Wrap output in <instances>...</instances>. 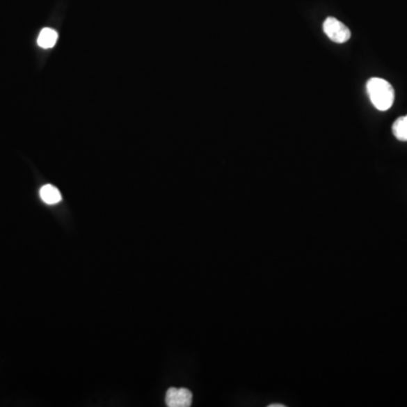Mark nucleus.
I'll list each match as a JSON object with an SVG mask.
<instances>
[{
    "instance_id": "obj_1",
    "label": "nucleus",
    "mask_w": 407,
    "mask_h": 407,
    "mask_svg": "<svg viewBox=\"0 0 407 407\" xmlns=\"http://www.w3.org/2000/svg\"><path fill=\"white\" fill-rule=\"evenodd\" d=\"M367 92L374 108L378 109L379 111H386L392 108L395 99V90L386 79L379 77L369 79L367 83Z\"/></svg>"
},
{
    "instance_id": "obj_2",
    "label": "nucleus",
    "mask_w": 407,
    "mask_h": 407,
    "mask_svg": "<svg viewBox=\"0 0 407 407\" xmlns=\"http://www.w3.org/2000/svg\"><path fill=\"white\" fill-rule=\"evenodd\" d=\"M324 32L335 43H345L350 40L351 31L346 25L343 24L337 18H326L324 22Z\"/></svg>"
},
{
    "instance_id": "obj_3",
    "label": "nucleus",
    "mask_w": 407,
    "mask_h": 407,
    "mask_svg": "<svg viewBox=\"0 0 407 407\" xmlns=\"http://www.w3.org/2000/svg\"><path fill=\"white\" fill-rule=\"evenodd\" d=\"M193 394L187 388H170L166 392V403L169 407H189Z\"/></svg>"
},
{
    "instance_id": "obj_4",
    "label": "nucleus",
    "mask_w": 407,
    "mask_h": 407,
    "mask_svg": "<svg viewBox=\"0 0 407 407\" xmlns=\"http://www.w3.org/2000/svg\"><path fill=\"white\" fill-rule=\"evenodd\" d=\"M40 197L43 202L48 205H54L58 202H61V193L57 188L52 186V184H45L41 189H40Z\"/></svg>"
},
{
    "instance_id": "obj_5",
    "label": "nucleus",
    "mask_w": 407,
    "mask_h": 407,
    "mask_svg": "<svg viewBox=\"0 0 407 407\" xmlns=\"http://www.w3.org/2000/svg\"><path fill=\"white\" fill-rule=\"evenodd\" d=\"M58 33L52 29H43L40 32L39 38H38V45L43 49L54 48V45L57 43Z\"/></svg>"
},
{
    "instance_id": "obj_6",
    "label": "nucleus",
    "mask_w": 407,
    "mask_h": 407,
    "mask_svg": "<svg viewBox=\"0 0 407 407\" xmlns=\"http://www.w3.org/2000/svg\"><path fill=\"white\" fill-rule=\"evenodd\" d=\"M392 134L398 141L407 142V115L396 119L392 125Z\"/></svg>"
},
{
    "instance_id": "obj_7",
    "label": "nucleus",
    "mask_w": 407,
    "mask_h": 407,
    "mask_svg": "<svg viewBox=\"0 0 407 407\" xmlns=\"http://www.w3.org/2000/svg\"><path fill=\"white\" fill-rule=\"evenodd\" d=\"M269 407H285V405H283V404H271V405H269Z\"/></svg>"
}]
</instances>
